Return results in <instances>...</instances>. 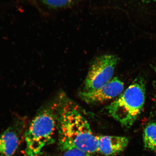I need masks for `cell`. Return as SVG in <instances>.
I'll list each match as a JSON object with an SVG mask.
<instances>
[{"label":"cell","mask_w":156,"mask_h":156,"mask_svg":"<svg viewBox=\"0 0 156 156\" xmlns=\"http://www.w3.org/2000/svg\"><path fill=\"white\" fill-rule=\"evenodd\" d=\"M119 61V57L112 54H103L96 57L89 68L82 91H93L107 83L112 79Z\"/></svg>","instance_id":"4"},{"label":"cell","mask_w":156,"mask_h":156,"mask_svg":"<svg viewBox=\"0 0 156 156\" xmlns=\"http://www.w3.org/2000/svg\"><path fill=\"white\" fill-rule=\"evenodd\" d=\"M63 151L62 156H94L92 154L73 147L61 148Z\"/></svg>","instance_id":"10"},{"label":"cell","mask_w":156,"mask_h":156,"mask_svg":"<svg viewBox=\"0 0 156 156\" xmlns=\"http://www.w3.org/2000/svg\"><path fill=\"white\" fill-rule=\"evenodd\" d=\"M144 147L154 150L156 147V122L149 123L144 128L143 133Z\"/></svg>","instance_id":"8"},{"label":"cell","mask_w":156,"mask_h":156,"mask_svg":"<svg viewBox=\"0 0 156 156\" xmlns=\"http://www.w3.org/2000/svg\"><path fill=\"white\" fill-rule=\"evenodd\" d=\"M76 0H42L46 6L52 9H57L69 7Z\"/></svg>","instance_id":"9"},{"label":"cell","mask_w":156,"mask_h":156,"mask_svg":"<svg viewBox=\"0 0 156 156\" xmlns=\"http://www.w3.org/2000/svg\"><path fill=\"white\" fill-rule=\"evenodd\" d=\"M153 69L154 70V71L156 75V66H153Z\"/></svg>","instance_id":"12"},{"label":"cell","mask_w":156,"mask_h":156,"mask_svg":"<svg viewBox=\"0 0 156 156\" xmlns=\"http://www.w3.org/2000/svg\"><path fill=\"white\" fill-rule=\"evenodd\" d=\"M141 2H149L150 1H152V0H140Z\"/></svg>","instance_id":"11"},{"label":"cell","mask_w":156,"mask_h":156,"mask_svg":"<svg viewBox=\"0 0 156 156\" xmlns=\"http://www.w3.org/2000/svg\"><path fill=\"white\" fill-rule=\"evenodd\" d=\"M145 100V81L142 77H137L125 91L107 107V111L122 126L129 128L141 113Z\"/></svg>","instance_id":"2"},{"label":"cell","mask_w":156,"mask_h":156,"mask_svg":"<svg viewBox=\"0 0 156 156\" xmlns=\"http://www.w3.org/2000/svg\"><path fill=\"white\" fill-rule=\"evenodd\" d=\"M20 140L17 130L10 127L0 134V156H12L19 146Z\"/></svg>","instance_id":"7"},{"label":"cell","mask_w":156,"mask_h":156,"mask_svg":"<svg viewBox=\"0 0 156 156\" xmlns=\"http://www.w3.org/2000/svg\"><path fill=\"white\" fill-rule=\"evenodd\" d=\"M155 151L156 153V147L155 148V149L154 150Z\"/></svg>","instance_id":"13"},{"label":"cell","mask_w":156,"mask_h":156,"mask_svg":"<svg viewBox=\"0 0 156 156\" xmlns=\"http://www.w3.org/2000/svg\"><path fill=\"white\" fill-rule=\"evenodd\" d=\"M124 89L122 81L118 77H114L99 89L89 92L80 91L79 96L88 104H96L103 103L119 96Z\"/></svg>","instance_id":"5"},{"label":"cell","mask_w":156,"mask_h":156,"mask_svg":"<svg viewBox=\"0 0 156 156\" xmlns=\"http://www.w3.org/2000/svg\"><path fill=\"white\" fill-rule=\"evenodd\" d=\"M58 119L60 147H73L89 153L97 152V139L87 119L69 104L62 106Z\"/></svg>","instance_id":"1"},{"label":"cell","mask_w":156,"mask_h":156,"mask_svg":"<svg viewBox=\"0 0 156 156\" xmlns=\"http://www.w3.org/2000/svg\"><path fill=\"white\" fill-rule=\"evenodd\" d=\"M56 126L55 116L50 110L39 112L25 132L24 156H41L45 147L52 142Z\"/></svg>","instance_id":"3"},{"label":"cell","mask_w":156,"mask_h":156,"mask_svg":"<svg viewBox=\"0 0 156 156\" xmlns=\"http://www.w3.org/2000/svg\"><path fill=\"white\" fill-rule=\"evenodd\" d=\"M97 151L107 156H115L122 152L128 146L129 139L126 136H96Z\"/></svg>","instance_id":"6"}]
</instances>
